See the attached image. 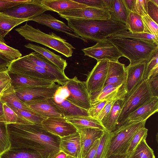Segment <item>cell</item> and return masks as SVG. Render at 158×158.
I'll return each instance as SVG.
<instances>
[{
  "label": "cell",
  "mask_w": 158,
  "mask_h": 158,
  "mask_svg": "<svg viewBox=\"0 0 158 158\" xmlns=\"http://www.w3.org/2000/svg\"><path fill=\"white\" fill-rule=\"evenodd\" d=\"M6 126L10 148L31 149L43 158H52L60 151V138L46 131L41 124H10Z\"/></svg>",
  "instance_id": "obj_1"
},
{
  "label": "cell",
  "mask_w": 158,
  "mask_h": 158,
  "mask_svg": "<svg viewBox=\"0 0 158 158\" xmlns=\"http://www.w3.org/2000/svg\"><path fill=\"white\" fill-rule=\"evenodd\" d=\"M68 26L82 39L97 42L105 40L114 34L128 28L125 25L107 20L67 18Z\"/></svg>",
  "instance_id": "obj_2"
},
{
  "label": "cell",
  "mask_w": 158,
  "mask_h": 158,
  "mask_svg": "<svg viewBox=\"0 0 158 158\" xmlns=\"http://www.w3.org/2000/svg\"><path fill=\"white\" fill-rule=\"evenodd\" d=\"M107 39L122 56L129 60L130 66L148 62L158 50V44L152 41L111 37Z\"/></svg>",
  "instance_id": "obj_3"
},
{
  "label": "cell",
  "mask_w": 158,
  "mask_h": 158,
  "mask_svg": "<svg viewBox=\"0 0 158 158\" xmlns=\"http://www.w3.org/2000/svg\"><path fill=\"white\" fill-rule=\"evenodd\" d=\"M25 39L37 43L51 48L67 57L72 56L75 48L66 40L53 32L46 34L26 23L15 29Z\"/></svg>",
  "instance_id": "obj_4"
},
{
  "label": "cell",
  "mask_w": 158,
  "mask_h": 158,
  "mask_svg": "<svg viewBox=\"0 0 158 158\" xmlns=\"http://www.w3.org/2000/svg\"><path fill=\"white\" fill-rule=\"evenodd\" d=\"M146 120L128 121L116 127L115 130L111 132L108 149L105 158L112 155L127 154L134 135L139 129L145 127Z\"/></svg>",
  "instance_id": "obj_5"
},
{
  "label": "cell",
  "mask_w": 158,
  "mask_h": 158,
  "mask_svg": "<svg viewBox=\"0 0 158 158\" xmlns=\"http://www.w3.org/2000/svg\"><path fill=\"white\" fill-rule=\"evenodd\" d=\"M154 97L146 79H144L123 100L116 127L122 124L127 116Z\"/></svg>",
  "instance_id": "obj_6"
},
{
  "label": "cell",
  "mask_w": 158,
  "mask_h": 158,
  "mask_svg": "<svg viewBox=\"0 0 158 158\" xmlns=\"http://www.w3.org/2000/svg\"><path fill=\"white\" fill-rule=\"evenodd\" d=\"M7 68L9 73L24 75L57 82L54 75L27 59L25 56L11 61Z\"/></svg>",
  "instance_id": "obj_7"
},
{
  "label": "cell",
  "mask_w": 158,
  "mask_h": 158,
  "mask_svg": "<svg viewBox=\"0 0 158 158\" xmlns=\"http://www.w3.org/2000/svg\"><path fill=\"white\" fill-rule=\"evenodd\" d=\"M65 85L69 93L66 99L79 107L88 110L91 107V102L85 81H80L75 76L70 79Z\"/></svg>",
  "instance_id": "obj_8"
},
{
  "label": "cell",
  "mask_w": 158,
  "mask_h": 158,
  "mask_svg": "<svg viewBox=\"0 0 158 158\" xmlns=\"http://www.w3.org/2000/svg\"><path fill=\"white\" fill-rule=\"evenodd\" d=\"M82 50L85 56L94 58L97 61L101 60L118 61L122 55L107 39L98 42L94 45Z\"/></svg>",
  "instance_id": "obj_9"
},
{
  "label": "cell",
  "mask_w": 158,
  "mask_h": 158,
  "mask_svg": "<svg viewBox=\"0 0 158 158\" xmlns=\"http://www.w3.org/2000/svg\"><path fill=\"white\" fill-rule=\"evenodd\" d=\"M55 84L50 86L14 87L18 97L23 102L37 101L53 97L60 86Z\"/></svg>",
  "instance_id": "obj_10"
},
{
  "label": "cell",
  "mask_w": 158,
  "mask_h": 158,
  "mask_svg": "<svg viewBox=\"0 0 158 158\" xmlns=\"http://www.w3.org/2000/svg\"><path fill=\"white\" fill-rule=\"evenodd\" d=\"M48 10L41 3L40 0H31L1 11L3 13L19 19L29 20L40 16Z\"/></svg>",
  "instance_id": "obj_11"
},
{
  "label": "cell",
  "mask_w": 158,
  "mask_h": 158,
  "mask_svg": "<svg viewBox=\"0 0 158 158\" xmlns=\"http://www.w3.org/2000/svg\"><path fill=\"white\" fill-rule=\"evenodd\" d=\"M109 62L107 60L97 61L87 75L85 83L90 95L99 91L104 87L107 78Z\"/></svg>",
  "instance_id": "obj_12"
},
{
  "label": "cell",
  "mask_w": 158,
  "mask_h": 158,
  "mask_svg": "<svg viewBox=\"0 0 158 158\" xmlns=\"http://www.w3.org/2000/svg\"><path fill=\"white\" fill-rule=\"evenodd\" d=\"M46 131L63 137L77 131V128L64 117H50L45 119L41 124Z\"/></svg>",
  "instance_id": "obj_13"
},
{
  "label": "cell",
  "mask_w": 158,
  "mask_h": 158,
  "mask_svg": "<svg viewBox=\"0 0 158 158\" xmlns=\"http://www.w3.org/2000/svg\"><path fill=\"white\" fill-rule=\"evenodd\" d=\"M53 97L24 102L34 112L45 118L56 117L65 118L59 107L55 103Z\"/></svg>",
  "instance_id": "obj_14"
},
{
  "label": "cell",
  "mask_w": 158,
  "mask_h": 158,
  "mask_svg": "<svg viewBox=\"0 0 158 158\" xmlns=\"http://www.w3.org/2000/svg\"><path fill=\"white\" fill-rule=\"evenodd\" d=\"M61 17L67 18L107 20L110 19L109 11L107 9L87 7L63 12L58 13Z\"/></svg>",
  "instance_id": "obj_15"
},
{
  "label": "cell",
  "mask_w": 158,
  "mask_h": 158,
  "mask_svg": "<svg viewBox=\"0 0 158 158\" xmlns=\"http://www.w3.org/2000/svg\"><path fill=\"white\" fill-rule=\"evenodd\" d=\"M25 56L28 60L54 75L57 80V83L61 86L65 85L70 79L64 73L42 55L34 52Z\"/></svg>",
  "instance_id": "obj_16"
},
{
  "label": "cell",
  "mask_w": 158,
  "mask_h": 158,
  "mask_svg": "<svg viewBox=\"0 0 158 158\" xmlns=\"http://www.w3.org/2000/svg\"><path fill=\"white\" fill-rule=\"evenodd\" d=\"M146 63L142 62L126 67V77L124 87L127 93L126 95L129 94L144 79Z\"/></svg>",
  "instance_id": "obj_17"
},
{
  "label": "cell",
  "mask_w": 158,
  "mask_h": 158,
  "mask_svg": "<svg viewBox=\"0 0 158 158\" xmlns=\"http://www.w3.org/2000/svg\"><path fill=\"white\" fill-rule=\"evenodd\" d=\"M29 21L35 22L54 30L64 33L72 38L79 39L85 42H87V40L82 39L75 34L74 31L64 23L57 19L50 14L43 13L29 19Z\"/></svg>",
  "instance_id": "obj_18"
},
{
  "label": "cell",
  "mask_w": 158,
  "mask_h": 158,
  "mask_svg": "<svg viewBox=\"0 0 158 158\" xmlns=\"http://www.w3.org/2000/svg\"><path fill=\"white\" fill-rule=\"evenodd\" d=\"M127 94L124 84L119 86L106 85L99 91L90 95L91 104L102 101L108 102L123 99Z\"/></svg>",
  "instance_id": "obj_19"
},
{
  "label": "cell",
  "mask_w": 158,
  "mask_h": 158,
  "mask_svg": "<svg viewBox=\"0 0 158 158\" xmlns=\"http://www.w3.org/2000/svg\"><path fill=\"white\" fill-rule=\"evenodd\" d=\"M158 111V97H154L149 101L129 114L123 123L129 121L147 120Z\"/></svg>",
  "instance_id": "obj_20"
},
{
  "label": "cell",
  "mask_w": 158,
  "mask_h": 158,
  "mask_svg": "<svg viewBox=\"0 0 158 158\" xmlns=\"http://www.w3.org/2000/svg\"><path fill=\"white\" fill-rule=\"evenodd\" d=\"M60 150L74 158H80L81 144L80 136L77 132L60 138Z\"/></svg>",
  "instance_id": "obj_21"
},
{
  "label": "cell",
  "mask_w": 158,
  "mask_h": 158,
  "mask_svg": "<svg viewBox=\"0 0 158 158\" xmlns=\"http://www.w3.org/2000/svg\"><path fill=\"white\" fill-rule=\"evenodd\" d=\"M107 78L105 85L119 86L124 84L126 77L125 64L118 61H109Z\"/></svg>",
  "instance_id": "obj_22"
},
{
  "label": "cell",
  "mask_w": 158,
  "mask_h": 158,
  "mask_svg": "<svg viewBox=\"0 0 158 158\" xmlns=\"http://www.w3.org/2000/svg\"><path fill=\"white\" fill-rule=\"evenodd\" d=\"M80 136L81 152L80 158H84L87 152L94 142L100 138L104 131L93 128L77 129Z\"/></svg>",
  "instance_id": "obj_23"
},
{
  "label": "cell",
  "mask_w": 158,
  "mask_h": 158,
  "mask_svg": "<svg viewBox=\"0 0 158 158\" xmlns=\"http://www.w3.org/2000/svg\"><path fill=\"white\" fill-rule=\"evenodd\" d=\"M41 3L48 10L58 13L88 7L71 0H41Z\"/></svg>",
  "instance_id": "obj_24"
},
{
  "label": "cell",
  "mask_w": 158,
  "mask_h": 158,
  "mask_svg": "<svg viewBox=\"0 0 158 158\" xmlns=\"http://www.w3.org/2000/svg\"><path fill=\"white\" fill-rule=\"evenodd\" d=\"M106 9L110 12V19L126 25L130 11L123 0H105Z\"/></svg>",
  "instance_id": "obj_25"
},
{
  "label": "cell",
  "mask_w": 158,
  "mask_h": 158,
  "mask_svg": "<svg viewBox=\"0 0 158 158\" xmlns=\"http://www.w3.org/2000/svg\"><path fill=\"white\" fill-rule=\"evenodd\" d=\"M12 85L17 87L50 86L56 82L37 78L24 75L9 73Z\"/></svg>",
  "instance_id": "obj_26"
},
{
  "label": "cell",
  "mask_w": 158,
  "mask_h": 158,
  "mask_svg": "<svg viewBox=\"0 0 158 158\" xmlns=\"http://www.w3.org/2000/svg\"><path fill=\"white\" fill-rule=\"evenodd\" d=\"M24 46L42 55L64 73L68 64L66 60L62 58L61 56L56 54L46 48L34 44L28 43Z\"/></svg>",
  "instance_id": "obj_27"
},
{
  "label": "cell",
  "mask_w": 158,
  "mask_h": 158,
  "mask_svg": "<svg viewBox=\"0 0 158 158\" xmlns=\"http://www.w3.org/2000/svg\"><path fill=\"white\" fill-rule=\"evenodd\" d=\"M123 100L115 101L109 112L101 121L106 131L110 133L115 130Z\"/></svg>",
  "instance_id": "obj_28"
},
{
  "label": "cell",
  "mask_w": 158,
  "mask_h": 158,
  "mask_svg": "<svg viewBox=\"0 0 158 158\" xmlns=\"http://www.w3.org/2000/svg\"><path fill=\"white\" fill-rule=\"evenodd\" d=\"M0 100L2 103L5 102L18 109L27 111H34L18 97L12 84L4 91Z\"/></svg>",
  "instance_id": "obj_29"
},
{
  "label": "cell",
  "mask_w": 158,
  "mask_h": 158,
  "mask_svg": "<svg viewBox=\"0 0 158 158\" xmlns=\"http://www.w3.org/2000/svg\"><path fill=\"white\" fill-rule=\"evenodd\" d=\"M28 20L19 19L0 12V41L5 43L6 36L14 27Z\"/></svg>",
  "instance_id": "obj_30"
},
{
  "label": "cell",
  "mask_w": 158,
  "mask_h": 158,
  "mask_svg": "<svg viewBox=\"0 0 158 158\" xmlns=\"http://www.w3.org/2000/svg\"><path fill=\"white\" fill-rule=\"evenodd\" d=\"M65 118L77 129L93 128L105 131L100 122L89 116H77Z\"/></svg>",
  "instance_id": "obj_31"
},
{
  "label": "cell",
  "mask_w": 158,
  "mask_h": 158,
  "mask_svg": "<svg viewBox=\"0 0 158 158\" xmlns=\"http://www.w3.org/2000/svg\"><path fill=\"white\" fill-rule=\"evenodd\" d=\"M2 103L3 112L0 116V123L5 125L10 124H34L16 113L6 103L2 102Z\"/></svg>",
  "instance_id": "obj_32"
},
{
  "label": "cell",
  "mask_w": 158,
  "mask_h": 158,
  "mask_svg": "<svg viewBox=\"0 0 158 158\" xmlns=\"http://www.w3.org/2000/svg\"><path fill=\"white\" fill-rule=\"evenodd\" d=\"M55 103L59 107L65 118L89 116L87 110L79 107L66 99L59 103Z\"/></svg>",
  "instance_id": "obj_33"
},
{
  "label": "cell",
  "mask_w": 158,
  "mask_h": 158,
  "mask_svg": "<svg viewBox=\"0 0 158 158\" xmlns=\"http://www.w3.org/2000/svg\"><path fill=\"white\" fill-rule=\"evenodd\" d=\"M0 158H43L36 151L27 148H11L0 155Z\"/></svg>",
  "instance_id": "obj_34"
},
{
  "label": "cell",
  "mask_w": 158,
  "mask_h": 158,
  "mask_svg": "<svg viewBox=\"0 0 158 158\" xmlns=\"http://www.w3.org/2000/svg\"><path fill=\"white\" fill-rule=\"evenodd\" d=\"M110 37L147 40L152 41L158 44V38L154 35L143 32L132 33L127 30H123L115 33Z\"/></svg>",
  "instance_id": "obj_35"
},
{
  "label": "cell",
  "mask_w": 158,
  "mask_h": 158,
  "mask_svg": "<svg viewBox=\"0 0 158 158\" xmlns=\"http://www.w3.org/2000/svg\"><path fill=\"white\" fill-rule=\"evenodd\" d=\"M127 155V158H156L153 150L146 140H143L133 152Z\"/></svg>",
  "instance_id": "obj_36"
},
{
  "label": "cell",
  "mask_w": 158,
  "mask_h": 158,
  "mask_svg": "<svg viewBox=\"0 0 158 158\" xmlns=\"http://www.w3.org/2000/svg\"><path fill=\"white\" fill-rule=\"evenodd\" d=\"M126 25L132 33H143L144 27L141 16L138 14L130 11Z\"/></svg>",
  "instance_id": "obj_37"
},
{
  "label": "cell",
  "mask_w": 158,
  "mask_h": 158,
  "mask_svg": "<svg viewBox=\"0 0 158 158\" xmlns=\"http://www.w3.org/2000/svg\"><path fill=\"white\" fill-rule=\"evenodd\" d=\"M111 136V132L104 131L100 139L95 158H105L108 149Z\"/></svg>",
  "instance_id": "obj_38"
},
{
  "label": "cell",
  "mask_w": 158,
  "mask_h": 158,
  "mask_svg": "<svg viewBox=\"0 0 158 158\" xmlns=\"http://www.w3.org/2000/svg\"><path fill=\"white\" fill-rule=\"evenodd\" d=\"M12 109L24 118L35 124L41 125L42 122L45 118L34 111H27L18 109L8 105Z\"/></svg>",
  "instance_id": "obj_39"
},
{
  "label": "cell",
  "mask_w": 158,
  "mask_h": 158,
  "mask_svg": "<svg viewBox=\"0 0 158 158\" xmlns=\"http://www.w3.org/2000/svg\"><path fill=\"white\" fill-rule=\"evenodd\" d=\"M0 54L10 61L22 57V54L16 49L8 46L4 42L0 41Z\"/></svg>",
  "instance_id": "obj_40"
},
{
  "label": "cell",
  "mask_w": 158,
  "mask_h": 158,
  "mask_svg": "<svg viewBox=\"0 0 158 158\" xmlns=\"http://www.w3.org/2000/svg\"><path fill=\"white\" fill-rule=\"evenodd\" d=\"M10 147L6 125L0 123V155L9 150Z\"/></svg>",
  "instance_id": "obj_41"
},
{
  "label": "cell",
  "mask_w": 158,
  "mask_h": 158,
  "mask_svg": "<svg viewBox=\"0 0 158 158\" xmlns=\"http://www.w3.org/2000/svg\"><path fill=\"white\" fill-rule=\"evenodd\" d=\"M148 131V130L144 127L140 128L136 132L131 141L127 154L133 152L141 142L146 140Z\"/></svg>",
  "instance_id": "obj_42"
},
{
  "label": "cell",
  "mask_w": 158,
  "mask_h": 158,
  "mask_svg": "<svg viewBox=\"0 0 158 158\" xmlns=\"http://www.w3.org/2000/svg\"><path fill=\"white\" fill-rule=\"evenodd\" d=\"M143 27V33L154 35L158 38V24L148 14L141 16Z\"/></svg>",
  "instance_id": "obj_43"
},
{
  "label": "cell",
  "mask_w": 158,
  "mask_h": 158,
  "mask_svg": "<svg viewBox=\"0 0 158 158\" xmlns=\"http://www.w3.org/2000/svg\"><path fill=\"white\" fill-rule=\"evenodd\" d=\"M158 67V50H157L150 60L146 63L144 71V79H146L149 73Z\"/></svg>",
  "instance_id": "obj_44"
},
{
  "label": "cell",
  "mask_w": 158,
  "mask_h": 158,
  "mask_svg": "<svg viewBox=\"0 0 158 158\" xmlns=\"http://www.w3.org/2000/svg\"><path fill=\"white\" fill-rule=\"evenodd\" d=\"M107 102L104 100L92 104L91 107L88 110L89 116L95 119Z\"/></svg>",
  "instance_id": "obj_45"
},
{
  "label": "cell",
  "mask_w": 158,
  "mask_h": 158,
  "mask_svg": "<svg viewBox=\"0 0 158 158\" xmlns=\"http://www.w3.org/2000/svg\"><path fill=\"white\" fill-rule=\"evenodd\" d=\"M148 0H134L133 12L141 16L144 14H148L147 3Z\"/></svg>",
  "instance_id": "obj_46"
},
{
  "label": "cell",
  "mask_w": 158,
  "mask_h": 158,
  "mask_svg": "<svg viewBox=\"0 0 158 158\" xmlns=\"http://www.w3.org/2000/svg\"><path fill=\"white\" fill-rule=\"evenodd\" d=\"M69 91L65 85L60 86L55 92L53 99L56 103H59L66 99L69 95Z\"/></svg>",
  "instance_id": "obj_47"
},
{
  "label": "cell",
  "mask_w": 158,
  "mask_h": 158,
  "mask_svg": "<svg viewBox=\"0 0 158 158\" xmlns=\"http://www.w3.org/2000/svg\"><path fill=\"white\" fill-rule=\"evenodd\" d=\"M147 14L156 23L158 22V6L152 0H148L147 3Z\"/></svg>",
  "instance_id": "obj_48"
},
{
  "label": "cell",
  "mask_w": 158,
  "mask_h": 158,
  "mask_svg": "<svg viewBox=\"0 0 158 158\" xmlns=\"http://www.w3.org/2000/svg\"><path fill=\"white\" fill-rule=\"evenodd\" d=\"M31 0H0V12L19 4L28 2Z\"/></svg>",
  "instance_id": "obj_49"
},
{
  "label": "cell",
  "mask_w": 158,
  "mask_h": 158,
  "mask_svg": "<svg viewBox=\"0 0 158 158\" xmlns=\"http://www.w3.org/2000/svg\"><path fill=\"white\" fill-rule=\"evenodd\" d=\"M73 1L84 4L88 7L106 9L104 0H73Z\"/></svg>",
  "instance_id": "obj_50"
},
{
  "label": "cell",
  "mask_w": 158,
  "mask_h": 158,
  "mask_svg": "<svg viewBox=\"0 0 158 158\" xmlns=\"http://www.w3.org/2000/svg\"><path fill=\"white\" fill-rule=\"evenodd\" d=\"M146 79L153 96L158 97V74L148 77Z\"/></svg>",
  "instance_id": "obj_51"
},
{
  "label": "cell",
  "mask_w": 158,
  "mask_h": 158,
  "mask_svg": "<svg viewBox=\"0 0 158 158\" xmlns=\"http://www.w3.org/2000/svg\"><path fill=\"white\" fill-rule=\"evenodd\" d=\"M114 101L108 102L95 119L101 122L110 111Z\"/></svg>",
  "instance_id": "obj_52"
},
{
  "label": "cell",
  "mask_w": 158,
  "mask_h": 158,
  "mask_svg": "<svg viewBox=\"0 0 158 158\" xmlns=\"http://www.w3.org/2000/svg\"><path fill=\"white\" fill-rule=\"evenodd\" d=\"M100 139H97L87 152L84 158H95Z\"/></svg>",
  "instance_id": "obj_53"
},
{
  "label": "cell",
  "mask_w": 158,
  "mask_h": 158,
  "mask_svg": "<svg viewBox=\"0 0 158 158\" xmlns=\"http://www.w3.org/2000/svg\"><path fill=\"white\" fill-rule=\"evenodd\" d=\"M11 81L7 67L0 68V85Z\"/></svg>",
  "instance_id": "obj_54"
},
{
  "label": "cell",
  "mask_w": 158,
  "mask_h": 158,
  "mask_svg": "<svg viewBox=\"0 0 158 158\" xmlns=\"http://www.w3.org/2000/svg\"><path fill=\"white\" fill-rule=\"evenodd\" d=\"M10 62L0 54V68L7 67Z\"/></svg>",
  "instance_id": "obj_55"
},
{
  "label": "cell",
  "mask_w": 158,
  "mask_h": 158,
  "mask_svg": "<svg viewBox=\"0 0 158 158\" xmlns=\"http://www.w3.org/2000/svg\"><path fill=\"white\" fill-rule=\"evenodd\" d=\"M127 9L129 11L133 12L134 0H123Z\"/></svg>",
  "instance_id": "obj_56"
},
{
  "label": "cell",
  "mask_w": 158,
  "mask_h": 158,
  "mask_svg": "<svg viewBox=\"0 0 158 158\" xmlns=\"http://www.w3.org/2000/svg\"><path fill=\"white\" fill-rule=\"evenodd\" d=\"M12 84L11 81L0 85V98L4 91Z\"/></svg>",
  "instance_id": "obj_57"
},
{
  "label": "cell",
  "mask_w": 158,
  "mask_h": 158,
  "mask_svg": "<svg viewBox=\"0 0 158 158\" xmlns=\"http://www.w3.org/2000/svg\"><path fill=\"white\" fill-rule=\"evenodd\" d=\"M71 156L60 150L52 158H69Z\"/></svg>",
  "instance_id": "obj_58"
},
{
  "label": "cell",
  "mask_w": 158,
  "mask_h": 158,
  "mask_svg": "<svg viewBox=\"0 0 158 158\" xmlns=\"http://www.w3.org/2000/svg\"><path fill=\"white\" fill-rule=\"evenodd\" d=\"M127 154L123 155H112L106 158H127Z\"/></svg>",
  "instance_id": "obj_59"
},
{
  "label": "cell",
  "mask_w": 158,
  "mask_h": 158,
  "mask_svg": "<svg viewBox=\"0 0 158 158\" xmlns=\"http://www.w3.org/2000/svg\"><path fill=\"white\" fill-rule=\"evenodd\" d=\"M3 112L2 103L0 100V116L2 115Z\"/></svg>",
  "instance_id": "obj_60"
},
{
  "label": "cell",
  "mask_w": 158,
  "mask_h": 158,
  "mask_svg": "<svg viewBox=\"0 0 158 158\" xmlns=\"http://www.w3.org/2000/svg\"><path fill=\"white\" fill-rule=\"evenodd\" d=\"M152 1L156 5L158 6V0H152Z\"/></svg>",
  "instance_id": "obj_61"
},
{
  "label": "cell",
  "mask_w": 158,
  "mask_h": 158,
  "mask_svg": "<svg viewBox=\"0 0 158 158\" xmlns=\"http://www.w3.org/2000/svg\"><path fill=\"white\" fill-rule=\"evenodd\" d=\"M69 158H74L72 156H71Z\"/></svg>",
  "instance_id": "obj_62"
}]
</instances>
